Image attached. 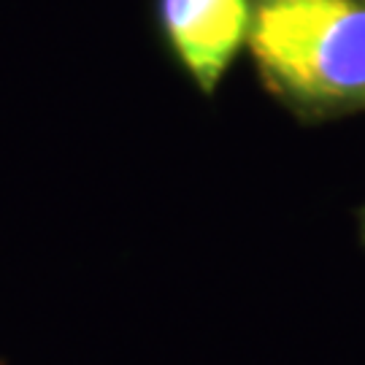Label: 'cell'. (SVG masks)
Masks as SVG:
<instances>
[{"label":"cell","mask_w":365,"mask_h":365,"mask_svg":"<svg viewBox=\"0 0 365 365\" xmlns=\"http://www.w3.org/2000/svg\"><path fill=\"white\" fill-rule=\"evenodd\" d=\"M160 14L182 66L211 92L249 38L252 0H160Z\"/></svg>","instance_id":"2"},{"label":"cell","mask_w":365,"mask_h":365,"mask_svg":"<svg viewBox=\"0 0 365 365\" xmlns=\"http://www.w3.org/2000/svg\"><path fill=\"white\" fill-rule=\"evenodd\" d=\"M363 235H365V211H363Z\"/></svg>","instance_id":"3"},{"label":"cell","mask_w":365,"mask_h":365,"mask_svg":"<svg viewBox=\"0 0 365 365\" xmlns=\"http://www.w3.org/2000/svg\"><path fill=\"white\" fill-rule=\"evenodd\" d=\"M262 76L309 114L365 108V0H252Z\"/></svg>","instance_id":"1"}]
</instances>
